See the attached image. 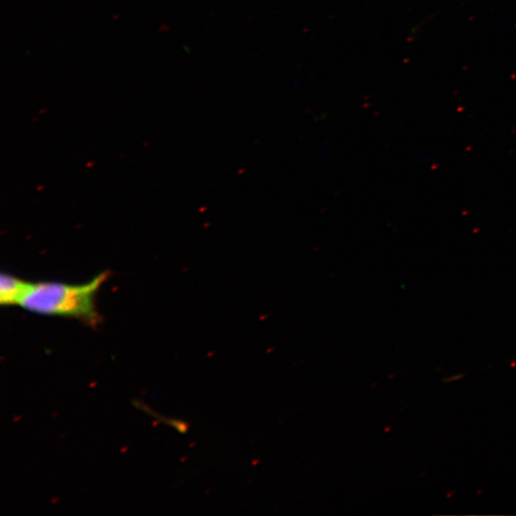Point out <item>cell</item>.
Listing matches in <instances>:
<instances>
[{
  "mask_svg": "<svg viewBox=\"0 0 516 516\" xmlns=\"http://www.w3.org/2000/svg\"><path fill=\"white\" fill-rule=\"evenodd\" d=\"M28 283V281L13 274L2 273L0 276V304L2 306L18 305Z\"/></svg>",
  "mask_w": 516,
  "mask_h": 516,
  "instance_id": "obj_2",
  "label": "cell"
},
{
  "mask_svg": "<svg viewBox=\"0 0 516 516\" xmlns=\"http://www.w3.org/2000/svg\"><path fill=\"white\" fill-rule=\"evenodd\" d=\"M110 276V271H105L83 284L29 282L18 306L31 313L75 319L95 327L100 322L97 294Z\"/></svg>",
  "mask_w": 516,
  "mask_h": 516,
  "instance_id": "obj_1",
  "label": "cell"
}]
</instances>
